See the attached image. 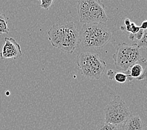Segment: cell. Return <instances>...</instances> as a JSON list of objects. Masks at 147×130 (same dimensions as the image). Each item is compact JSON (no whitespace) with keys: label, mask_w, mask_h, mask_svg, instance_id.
Masks as SVG:
<instances>
[{"label":"cell","mask_w":147,"mask_h":130,"mask_svg":"<svg viewBox=\"0 0 147 130\" xmlns=\"http://www.w3.org/2000/svg\"><path fill=\"white\" fill-rule=\"evenodd\" d=\"M0 58L1 59H16L22 56L21 46L13 38H5Z\"/></svg>","instance_id":"obj_7"},{"label":"cell","mask_w":147,"mask_h":130,"mask_svg":"<svg viewBox=\"0 0 147 130\" xmlns=\"http://www.w3.org/2000/svg\"><path fill=\"white\" fill-rule=\"evenodd\" d=\"M52 46L67 54H72L79 44V32L74 22L53 25L48 31Z\"/></svg>","instance_id":"obj_1"},{"label":"cell","mask_w":147,"mask_h":130,"mask_svg":"<svg viewBox=\"0 0 147 130\" xmlns=\"http://www.w3.org/2000/svg\"><path fill=\"white\" fill-rule=\"evenodd\" d=\"M105 121L116 126L123 125L131 112L126 103L119 96L115 95L104 109Z\"/></svg>","instance_id":"obj_6"},{"label":"cell","mask_w":147,"mask_h":130,"mask_svg":"<svg viewBox=\"0 0 147 130\" xmlns=\"http://www.w3.org/2000/svg\"><path fill=\"white\" fill-rule=\"evenodd\" d=\"M9 32V29L8 26V18H6L5 15L0 13V35L8 34Z\"/></svg>","instance_id":"obj_11"},{"label":"cell","mask_w":147,"mask_h":130,"mask_svg":"<svg viewBox=\"0 0 147 130\" xmlns=\"http://www.w3.org/2000/svg\"><path fill=\"white\" fill-rule=\"evenodd\" d=\"M128 79V75L125 73L118 72L115 73L114 76V80L119 83H124L127 81Z\"/></svg>","instance_id":"obj_14"},{"label":"cell","mask_w":147,"mask_h":130,"mask_svg":"<svg viewBox=\"0 0 147 130\" xmlns=\"http://www.w3.org/2000/svg\"><path fill=\"white\" fill-rule=\"evenodd\" d=\"M38 1H40V7L42 8L48 10L51 8L54 0H38Z\"/></svg>","instance_id":"obj_15"},{"label":"cell","mask_w":147,"mask_h":130,"mask_svg":"<svg viewBox=\"0 0 147 130\" xmlns=\"http://www.w3.org/2000/svg\"><path fill=\"white\" fill-rule=\"evenodd\" d=\"M123 130H145L144 124L139 115H131L123 123Z\"/></svg>","instance_id":"obj_9"},{"label":"cell","mask_w":147,"mask_h":130,"mask_svg":"<svg viewBox=\"0 0 147 130\" xmlns=\"http://www.w3.org/2000/svg\"><path fill=\"white\" fill-rule=\"evenodd\" d=\"M116 72L113 71L112 69H109L108 70V73H107V75H108V78L110 80H114V76L115 75Z\"/></svg>","instance_id":"obj_16"},{"label":"cell","mask_w":147,"mask_h":130,"mask_svg":"<svg viewBox=\"0 0 147 130\" xmlns=\"http://www.w3.org/2000/svg\"><path fill=\"white\" fill-rule=\"evenodd\" d=\"M140 29H142L143 30H145V29H147V21H146H146H144L142 23V25H141V26H140Z\"/></svg>","instance_id":"obj_17"},{"label":"cell","mask_w":147,"mask_h":130,"mask_svg":"<svg viewBox=\"0 0 147 130\" xmlns=\"http://www.w3.org/2000/svg\"><path fill=\"white\" fill-rule=\"evenodd\" d=\"M111 38L112 33L105 23L83 24L79 32V44L84 48H101Z\"/></svg>","instance_id":"obj_2"},{"label":"cell","mask_w":147,"mask_h":130,"mask_svg":"<svg viewBox=\"0 0 147 130\" xmlns=\"http://www.w3.org/2000/svg\"><path fill=\"white\" fill-rule=\"evenodd\" d=\"M125 25L127 32H129V34L131 35H136L141 29L140 26H137L135 23L131 22L130 19L128 18H126L125 19Z\"/></svg>","instance_id":"obj_10"},{"label":"cell","mask_w":147,"mask_h":130,"mask_svg":"<svg viewBox=\"0 0 147 130\" xmlns=\"http://www.w3.org/2000/svg\"><path fill=\"white\" fill-rule=\"evenodd\" d=\"M137 46L141 49H147V29L143 31V34L141 39L137 42Z\"/></svg>","instance_id":"obj_13"},{"label":"cell","mask_w":147,"mask_h":130,"mask_svg":"<svg viewBox=\"0 0 147 130\" xmlns=\"http://www.w3.org/2000/svg\"><path fill=\"white\" fill-rule=\"evenodd\" d=\"M76 64L82 75L89 79L98 80L103 75L106 63L98 54L82 53L76 59Z\"/></svg>","instance_id":"obj_4"},{"label":"cell","mask_w":147,"mask_h":130,"mask_svg":"<svg viewBox=\"0 0 147 130\" xmlns=\"http://www.w3.org/2000/svg\"><path fill=\"white\" fill-rule=\"evenodd\" d=\"M77 8L81 23L99 24L108 21L106 7L101 0H79Z\"/></svg>","instance_id":"obj_3"},{"label":"cell","mask_w":147,"mask_h":130,"mask_svg":"<svg viewBox=\"0 0 147 130\" xmlns=\"http://www.w3.org/2000/svg\"><path fill=\"white\" fill-rule=\"evenodd\" d=\"M146 21H147V19H146Z\"/></svg>","instance_id":"obj_18"},{"label":"cell","mask_w":147,"mask_h":130,"mask_svg":"<svg viewBox=\"0 0 147 130\" xmlns=\"http://www.w3.org/2000/svg\"><path fill=\"white\" fill-rule=\"evenodd\" d=\"M95 130H120L118 126H116L105 121H102L96 126Z\"/></svg>","instance_id":"obj_12"},{"label":"cell","mask_w":147,"mask_h":130,"mask_svg":"<svg viewBox=\"0 0 147 130\" xmlns=\"http://www.w3.org/2000/svg\"><path fill=\"white\" fill-rule=\"evenodd\" d=\"M141 58L140 48L136 43L129 45L123 43L119 44L116 53L113 55L116 69L123 73L128 71L129 68Z\"/></svg>","instance_id":"obj_5"},{"label":"cell","mask_w":147,"mask_h":130,"mask_svg":"<svg viewBox=\"0 0 147 130\" xmlns=\"http://www.w3.org/2000/svg\"><path fill=\"white\" fill-rule=\"evenodd\" d=\"M127 81H131L134 79L138 81L147 79V59L141 58L134 63L128 70Z\"/></svg>","instance_id":"obj_8"}]
</instances>
